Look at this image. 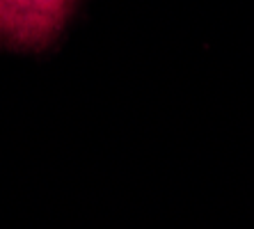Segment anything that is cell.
Instances as JSON below:
<instances>
[{"instance_id": "cell-1", "label": "cell", "mask_w": 254, "mask_h": 229, "mask_svg": "<svg viewBox=\"0 0 254 229\" xmlns=\"http://www.w3.org/2000/svg\"><path fill=\"white\" fill-rule=\"evenodd\" d=\"M76 0H0V46L42 51L69 21Z\"/></svg>"}]
</instances>
